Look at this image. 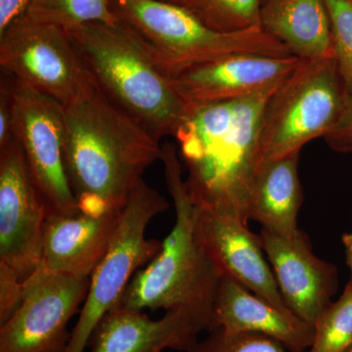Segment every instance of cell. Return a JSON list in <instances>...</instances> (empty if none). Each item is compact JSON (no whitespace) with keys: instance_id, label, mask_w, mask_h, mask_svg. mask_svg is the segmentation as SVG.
Segmentation results:
<instances>
[{"instance_id":"obj_32","label":"cell","mask_w":352,"mask_h":352,"mask_svg":"<svg viewBox=\"0 0 352 352\" xmlns=\"http://www.w3.org/2000/svg\"><path fill=\"white\" fill-rule=\"evenodd\" d=\"M263 1H265V0H263Z\"/></svg>"},{"instance_id":"obj_15","label":"cell","mask_w":352,"mask_h":352,"mask_svg":"<svg viewBox=\"0 0 352 352\" xmlns=\"http://www.w3.org/2000/svg\"><path fill=\"white\" fill-rule=\"evenodd\" d=\"M122 212V208L103 214L80 210L73 214L50 212L39 265L51 272L90 278L107 254Z\"/></svg>"},{"instance_id":"obj_24","label":"cell","mask_w":352,"mask_h":352,"mask_svg":"<svg viewBox=\"0 0 352 352\" xmlns=\"http://www.w3.org/2000/svg\"><path fill=\"white\" fill-rule=\"evenodd\" d=\"M187 352H293L276 340L256 333H229L215 329Z\"/></svg>"},{"instance_id":"obj_6","label":"cell","mask_w":352,"mask_h":352,"mask_svg":"<svg viewBox=\"0 0 352 352\" xmlns=\"http://www.w3.org/2000/svg\"><path fill=\"white\" fill-rule=\"evenodd\" d=\"M344 99L346 85L335 57L302 60L266 106L259 131L258 166L325 138L337 124Z\"/></svg>"},{"instance_id":"obj_17","label":"cell","mask_w":352,"mask_h":352,"mask_svg":"<svg viewBox=\"0 0 352 352\" xmlns=\"http://www.w3.org/2000/svg\"><path fill=\"white\" fill-rule=\"evenodd\" d=\"M203 329L183 311H166L150 318L138 310L113 307L102 318L90 338V352L189 351Z\"/></svg>"},{"instance_id":"obj_26","label":"cell","mask_w":352,"mask_h":352,"mask_svg":"<svg viewBox=\"0 0 352 352\" xmlns=\"http://www.w3.org/2000/svg\"><path fill=\"white\" fill-rule=\"evenodd\" d=\"M323 139L333 151L352 154V87H346L342 113L332 131Z\"/></svg>"},{"instance_id":"obj_11","label":"cell","mask_w":352,"mask_h":352,"mask_svg":"<svg viewBox=\"0 0 352 352\" xmlns=\"http://www.w3.org/2000/svg\"><path fill=\"white\" fill-rule=\"evenodd\" d=\"M48 214L15 138L0 151V261L24 281L41 264Z\"/></svg>"},{"instance_id":"obj_2","label":"cell","mask_w":352,"mask_h":352,"mask_svg":"<svg viewBox=\"0 0 352 352\" xmlns=\"http://www.w3.org/2000/svg\"><path fill=\"white\" fill-rule=\"evenodd\" d=\"M282 83L189 111L175 138L186 166L187 191L200 210L249 222L261 122Z\"/></svg>"},{"instance_id":"obj_4","label":"cell","mask_w":352,"mask_h":352,"mask_svg":"<svg viewBox=\"0 0 352 352\" xmlns=\"http://www.w3.org/2000/svg\"><path fill=\"white\" fill-rule=\"evenodd\" d=\"M67 32L88 75L111 103L157 140L175 138L188 110L122 21Z\"/></svg>"},{"instance_id":"obj_21","label":"cell","mask_w":352,"mask_h":352,"mask_svg":"<svg viewBox=\"0 0 352 352\" xmlns=\"http://www.w3.org/2000/svg\"><path fill=\"white\" fill-rule=\"evenodd\" d=\"M212 29L239 32L261 27L263 0H173Z\"/></svg>"},{"instance_id":"obj_1","label":"cell","mask_w":352,"mask_h":352,"mask_svg":"<svg viewBox=\"0 0 352 352\" xmlns=\"http://www.w3.org/2000/svg\"><path fill=\"white\" fill-rule=\"evenodd\" d=\"M63 108L65 163L78 208L92 214L122 210L161 160V141L111 103L90 76Z\"/></svg>"},{"instance_id":"obj_10","label":"cell","mask_w":352,"mask_h":352,"mask_svg":"<svg viewBox=\"0 0 352 352\" xmlns=\"http://www.w3.org/2000/svg\"><path fill=\"white\" fill-rule=\"evenodd\" d=\"M13 129L50 212H78L65 163L63 105L15 80Z\"/></svg>"},{"instance_id":"obj_19","label":"cell","mask_w":352,"mask_h":352,"mask_svg":"<svg viewBox=\"0 0 352 352\" xmlns=\"http://www.w3.org/2000/svg\"><path fill=\"white\" fill-rule=\"evenodd\" d=\"M300 152L259 164L252 182L249 219L263 229L289 236L298 230L296 219L303 195L298 177Z\"/></svg>"},{"instance_id":"obj_20","label":"cell","mask_w":352,"mask_h":352,"mask_svg":"<svg viewBox=\"0 0 352 352\" xmlns=\"http://www.w3.org/2000/svg\"><path fill=\"white\" fill-rule=\"evenodd\" d=\"M25 16L65 30L90 23L113 24L119 21L111 0H31Z\"/></svg>"},{"instance_id":"obj_9","label":"cell","mask_w":352,"mask_h":352,"mask_svg":"<svg viewBox=\"0 0 352 352\" xmlns=\"http://www.w3.org/2000/svg\"><path fill=\"white\" fill-rule=\"evenodd\" d=\"M24 284L19 309L0 327V352H65L67 326L87 298L90 278L38 265Z\"/></svg>"},{"instance_id":"obj_14","label":"cell","mask_w":352,"mask_h":352,"mask_svg":"<svg viewBox=\"0 0 352 352\" xmlns=\"http://www.w3.org/2000/svg\"><path fill=\"white\" fill-rule=\"evenodd\" d=\"M197 231L210 258L224 276L239 282L264 300L288 308L263 251L259 234L249 226L199 208Z\"/></svg>"},{"instance_id":"obj_23","label":"cell","mask_w":352,"mask_h":352,"mask_svg":"<svg viewBox=\"0 0 352 352\" xmlns=\"http://www.w3.org/2000/svg\"><path fill=\"white\" fill-rule=\"evenodd\" d=\"M332 31L333 57L346 87H352V2L324 0Z\"/></svg>"},{"instance_id":"obj_13","label":"cell","mask_w":352,"mask_h":352,"mask_svg":"<svg viewBox=\"0 0 352 352\" xmlns=\"http://www.w3.org/2000/svg\"><path fill=\"white\" fill-rule=\"evenodd\" d=\"M259 237L287 307L314 325L337 293V267L315 256L300 229L284 236L261 228Z\"/></svg>"},{"instance_id":"obj_8","label":"cell","mask_w":352,"mask_h":352,"mask_svg":"<svg viewBox=\"0 0 352 352\" xmlns=\"http://www.w3.org/2000/svg\"><path fill=\"white\" fill-rule=\"evenodd\" d=\"M1 72L66 105L89 80L68 32L24 16L0 36Z\"/></svg>"},{"instance_id":"obj_5","label":"cell","mask_w":352,"mask_h":352,"mask_svg":"<svg viewBox=\"0 0 352 352\" xmlns=\"http://www.w3.org/2000/svg\"><path fill=\"white\" fill-rule=\"evenodd\" d=\"M111 1L119 19L133 32L157 69L168 78L229 55L292 56L283 43L261 27L220 32L188 9L168 0Z\"/></svg>"},{"instance_id":"obj_25","label":"cell","mask_w":352,"mask_h":352,"mask_svg":"<svg viewBox=\"0 0 352 352\" xmlns=\"http://www.w3.org/2000/svg\"><path fill=\"white\" fill-rule=\"evenodd\" d=\"M24 282L10 266L0 261V325L19 309L24 298Z\"/></svg>"},{"instance_id":"obj_3","label":"cell","mask_w":352,"mask_h":352,"mask_svg":"<svg viewBox=\"0 0 352 352\" xmlns=\"http://www.w3.org/2000/svg\"><path fill=\"white\" fill-rule=\"evenodd\" d=\"M178 155L173 142L162 144L161 161L175 208V226L162 241L161 251L135 273L115 307L179 310L210 332L224 275L199 237V208L187 191Z\"/></svg>"},{"instance_id":"obj_18","label":"cell","mask_w":352,"mask_h":352,"mask_svg":"<svg viewBox=\"0 0 352 352\" xmlns=\"http://www.w3.org/2000/svg\"><path fill=\"white\" fill-rule=\"evenodd\" d=\"M261 28L300 59L333 57L330 18L324 0H265Z\"/></svg>"},{"instance_id":"obj_12","label":"cell","mask_w":352,"mask_h":352,"mask_svg":"<svg viewBox=\"0 0 352 352\" xmlns=\"http://www.w3.org/2000/svg\"><path fill=\"white\" fill-rule=\"evenodd\" d=\"M302 62L294 56L242 53L199 65L168 78L187 110L243 98L285 82Z\"/></svg>"},{"instance_id":"obj_29","label":"cell","mask_w":352,"mask_h":352,"mask_svg":"<svg viewBox=\"0 0 352 352\" xmlns=\"http://www.w3.org/2000/svg\"><path fill=\"white\" fill-rule=\"evenodd\" d=\"M342 245H344L346 261L349 270H351V280L349 283L352 285V233H344L342 236Z\"/></svg>"},{"instance_id":"obj_7","label":"cell","mask_w":352,"mask_h":352,"mask_svg":"<svg viewBox=\"0 0 352 352\" xmlns=\"http://www.w3.org/2000/svg\"><path fill=\"white\" fill-rule=\"evenodd\" d=\"M170 204L144 178L139 180L126 204L112 243L90 276L89 289L65 352H85L95 328L119 302L139 268L161 251V241L147 239L148 224Z\"/></svg>"},{"instance_id":"obj_30","label":"cell","mask_w":352,"mask_h":352,"mask_svg":"<svg viewBox=\"0 0 352 352\" xmlns=\"http://www.w3.org/2000/svg\"><path fill=\"white\" fill-rule=\"evenodd\" d=\"M346 352H352V346H351V349H349V351H347Z\"/></svg>"},{"instance_id":"obj_27","label":"cell","mask_w":352,"mask_h":352,"mask_svg":"<svg viewBox=\"0 0 352 352\" xmlns=\"http://www.w3.org/2000/svg\"><path fill=\"white\" fill-rule=\"evenodd\" d=\"M0 80V151L6 149L14 136V90L15 78L1 72Z\"/></svg>"},{"instance_id":"obj_31","label":"cell","mask_w":352,"mask_h":352,"mask_svg":"<svg viewBox=\"0 0 352 352\" xmlns=\"http://www.w3.org/2000/svg\"><path fill=\"white\" fill-rule=\"evenodd\" d=\"M168 1H173V0H168Z\"/></svg>"},{"instance_id":"obj_16","label":"cell","mask_w":352,"mask_h":352,"mask_svg":"<svg viewBox=\"0 0 352 352\" xmlns=\"http://www.w3.org/2000/svg\"><path fill=\"white\" fill-rule=\"evenodd\" d=\"M215 329L261 333L293 352H307L314 337V325L289 308L277 307L256 296L228 276L222 278L215 298L210 331Z\"/></svg>"},{"instance_id":"obj_22","label":"cell","mask_w":352,"mask_h":352,"mask_svg":"<svg viewBox=\"0 0 352 352\" xmlns=\"http://www.w3.org/2000/svg\"><path fill=\"white\" fill-rule=\"evenodd\" d=\"M314 337L307 352H346L352 346V285L315 321Z\"/></svg>"},{"instance_id":"obj_28","label":"cell","mask_w":352,"mask_h":352,"mask_svg":"<svg viewBox=\"0 0 352 352\" xmlns=\"http://www.w3.org/2000/svg\"><path fill=\"white\" fill-rule=\"evenodd\" d=\"M31 0H0V36L16 21L24 17Z\"/></svg>"},{"instance_id":"obj_33","label":"cell","mask_w":352,"mask_h":352,"mask_svg":"<svg viewBox=\"0 0 352 352\" xmlns=\"http://www.w3.org/2000/svg\"><path fill=\"white\" fill-rule=\"evenodd\" d=\"M351 1L352 2V0H351Z\"/></svg>"}]
</instances>
